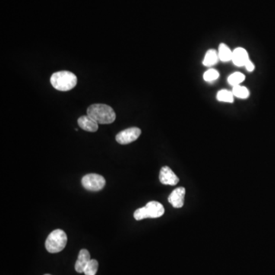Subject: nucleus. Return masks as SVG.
I'll use <instances>...</instances> for the list:
<instances>
[{
    "label": "nucleus",
    "mask_w": 275,
    "mask_h": 275,
    "mask_svg": "<svg viewBox=\"0 0 275 275\" xmlns=\"http://www.w3.org/2000/svg\"><path fill=\"white\" fill-rule=\"evenodd\" d=\"M87 115L98 124H111L116 118L115 112L111 106L106 104H93L87 109Z\"/></svg>",
    "instance_id": "obj_1"
},
{
    "label": "nucleus",
    "mask_w": 275,
    "mask_h": 275,
    "mask_svg": "<svg viewBox=\"0 0 275 275\" xmlns=\"http://www.w3.org/2000/svg\"><path fill=\"white\" fill-rule=\"evenodd\" d=\"M51 83L54 88L59 91H69L76 87L77 76L70 71H59L51 77Z\"/></svg>",
    "instance_id": "obj_2"
},
{
    "label": "nucleus",
    "mask_w": 275,
    "mask_h": 275,
    "mask_svg": "<svg viewBox=\"0 0 275 275\" xmlns=\"http://www.w3.org/2000/svg\"><path fill=\"white\" fill-rule=\"evenodd\" d=\"M165 208L162 203L157 201L149 202L144 207L138 209L134 213V218L136 220H143L145 219H156L163 216Z\"/></svg>",
    "instance_id": "obj_3"
},
{
    "label": "nucleus",
    "mask_w": 275,
    "mask_h": 275,
    "mask_svg": "<svg viewBox=\"0 0 275 275\" xmlns=\"http://www.w3.org/2000/svg\"><path fill=\"white\" fill-rule=\"evenodd\" d=\"M67 242V236L64 231L56 229L51 232L45 242V248L48 252L58 253L64 249Z\"/></svg>",
    "instance_id": "obj_4"
},
{
    "label": "nucleus",
    "mask_w": 275,
    "mask_h": 275,
    "mask_svg": "<svg viewBox=\"0 0 275 275\" xmlns=\"http://www.w3.org/2000/svg\"><path fill=\"white\" fill-rule=\"evenodd\" d=\"M82 185L90 191H99L106 185V180L97 174H89L82 178Z\"/></svg>",
    "instance_id": "obj_5"
},
{
    "label": "nucleus",
    "mask_w": 275,
    "mask_h": 275,
    "mask_svg": "<svg viewBox=\"0 0 275 275\" xmlns=\"http://www.w3.org/2000/svg\"><path fill=\"white\" fill-rule=\"evenodd\" d=\"M142 131L137 127L128 128L118 132L115 136V140L120 145H128L139 139Z\"/></svg>",
    "instance_id": "obj_6"
},
{
    "label": "nucleus",
    "mask_w": 275,
    "mask_h": 275,
    "mask_svg": "<svg viewBox=\"0 0 275 275\" xmlns=\"http://www.w3.org/2000/svg\"><path fill=\"white\" fill-rule=\"evenodd\" d=\"M159 180L165 185L175 186L179 182V178L174 173V171L168 166L163 167L161 169Z\"/></svg>",
    "instance_id": "obj_7"
},
{
    "label": "nucleus",
    "mask_w": 275,
    "mask_h": 275,
    "mask_svg": "<svg viewBox=\"0 0 275 275\" xmlns=\"http://www.w3.org/2000/svg\"><path fill=\"white\" fill-rule=\"evenodd\" d=\"M185 194V188L184 187H178L170 194L169 197H168V202L175 208H181L184 204Z\"/></svg>",
    "instance_id": "obj_8"
},
{
    "label": "nucleus",
    "mask_w": 275,
    "mask_h": 275,
    "mask_svg": "<svg viewBox=\"0 0 275 275\" xmlns=\"http://www.w3.org/2000/svg\"><path fill=\"white\" fill-rule=\"evenodd\" d=\"M249 60L248 52L244 48H237L232 51V61L237 67H245Z\"/></svg>",
    "instance_id": "obj_9"
},
{
    "label": "nucleus",
    "mask_w": 275,
    "mask_h": 275,
    "mask_svg": "<svg viewBox=\"0 0 275 275\" xmlns=\"http://www.w3.org/2000/svg\"><path fill=\"white\" fill-rule=\"evenodd\" d=\"M77 123L82 129L90 132H95L99 128V124L95 122L93 118H90L89 115H83L80 116L77 120Z\"/></svg>",
    "instance_id": "obj_10"
},
{
    "label": "nucleus",
    "mask_w": 275,
    "mask_h": 275,
    "mask_svg": "<svg viewBox=\"0 0 275 275\" xmlns=\"http://www.w3.org/2000/svg\"><path fill=\"white\" fill-rule=\"evenodd\" d=\"M90 258V252L87 249H81L79 252L78 258L75 264V270L77 273H83L85 267L88 264Z\"/></svg>",
    "instance_id": "obj_11"
},
{
    "label": "nucleus",
    "mask_w": 275,
    "mask_h": 275,
    "mask_svg": "<svg viewBox=\"0 0 275 275\" xmlns=\"http://www.w3.org/2000/svg\"><path fill=\"white\" fill-rule=\"evenodd\" d=\"M218 55H219V60L222 61V62H228V61H232V51L224 43L219 45Z\"/></svg>",
    "instance_id": "obj_12"
},
{
    "label": "nucleus",
    "mask_w": 275,
    "mask_h": 275,
    "mask_svg": "<svg viewBox=\"0 0 275 275\" xmlns=\"http://www.w3.org/2000/svg\"><path fill=\"white\" fill-rule=\"evenodd\" d=\"M218 52L214 49H210L207 51L205 55L204 59L203 61V64L206 67H211L215 65L219 60Z\"/></svg>",
    "instance_id": "obj_13"
},
{
    "label": "nucleus",
    "mask_w": 275,
    "mask_h": 275,
    "mask_svg": "<svg viewBox=\"0 0 275 275\" xmlns=\"http://www.w3.org/2000/svg\"><path fill=\"white\" fill-rule=\"evenodd\" d=\"M232 93H233L234 96H236L237 98L239 99H246L249 96V90L245 87H242L240 85H237L233 87L232 89Z\"/></svg>",
    "instance_id": "obj_14"
},
{
    "label": "nucleus",
    "mask_w": 275,
    "mask_h": 275,
    "mask_svg": "<svg viewBox=\"0 0 275 275\" xmlns=\"http://www.w3.org/2000/svg\"><path fill=\"white\" fill-rule=\"evenodd\" d=\"M216 98L220 102H229V103H232L234 101L233 93L227 90H221L220 91L218 92Z\"/></svg>",
    "instance_id": "obj_15"
},
{
    "label": "nucleus",
    "mask_w": 275,
    "mask_h": 275,
    "mask_svg": "<svg viewBox=\"0 0 275 275\" xmlns=\"http://www.w3.org/2000/svg\"><path fill=\"white\" fill-rule=\"evenodd\" d=\"M245 75L242 74V73L235 72L229 76V78H228V82H229V84L232 85L233 87H235V86H237V85H239L240 83H242L245 80Z\"/></svg>",
    "instance_id": "obj_16"
},
{
    "label": "nucleus",
    "mask_w": 275,
    "mask_h": 275,
    "mask_svg": "<svg viewBox=\"0 0 275 275\" xmlns=\"http://www.w3.org/2000/svg\"><path fill=\"white\" fill-rule=\"evenodd\" d=\"M99 263L96 260L91 259L84 269L85 275H96L97 273Z\"/></svg>",
    "instance_id": "obj_17"
},
{
    "label": "nucleus",
    "mask_w": 275,
    "mask_h": 275,
    "mask_svg": "<svg viewBox=\"0 0 275 275\" xmlns=\"http://www.w3.org/2000/svg\"><path fill=\"white\" fill-rule=\"evenodd\" d=\"M219 77V73L215 69H210L203 74V79L206 82H213L217 80Z\"/></svg>",
    "instance_id": "obj_18"
},
{
    "label": "nucleus",
    "mask_w": 275,
    "mask_h": 275,
    "mask_svg": "<svg viewBox=\"0 0 275 275\" xmlns=\"http://www.w3.org/2000/svg\"><path fill=\"white\" fill-rule=\"evenodd\" d=\"M245 67L246 68V70L248 71V72H252V71L254 70V64H253L250 60L246 63V64L245 65Z\"/></svg>",
    "instance_id": "obj_19"
},
{
    "label": "nucleus",
    "mask_w": 275,
    "mask_h": 275,
    "mask_svg": "<svg viewBox=\"0 0 275 275\" xmlns=\"http://www.w3.org/2000/svg\"><path fill=\"white\" fill-rule=\"evenodd\" d=\"M45 275H51V274H48V273H47V274H45Z\"/></svg>",
    "instance_id": "obj_20"
}]
</instances>
